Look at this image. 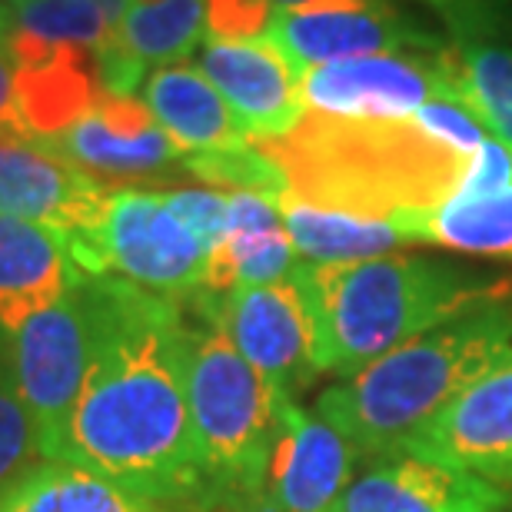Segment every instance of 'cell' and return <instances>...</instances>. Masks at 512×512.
I'll use <instances>...</instances> for the list:
<instances>
[{"label":"cell","instance_id":"cell-1","mask_svg":"<svg viewBox=\"0 0 512 512\" xmlns=\"http://www.w3.org/2000/svg\"><path fill=\"white\" fill-rule=\"evenodd\" d=\"M94 346L57 459L157 506H200L190 419L193 326L183 303L124 276H90Z\"/></svg>","mask_w":512,"mask_h":512},{"label":"cell","instance_id":"cell-2","mask_svg":"<svg viewBox=\"0 0 512 512\" xmlns=\"http://www.w3.org/2000/svg\"><path fill=\"white\" fill-rule=\"evenodd\" d=\"M506 363H512V290L466 306L363 370L340 376L320 393L313 413L340 429L360 459L393 456Z\"/></svg>","mask_w":512,"mask_h":512},{"label":"cell","instance_id":"cell-3","mask_svg":"<svg viewBox=\"0 0 512 512\" xmlns=\"http://www.w3.org/2000/svg\"><path fill=\"white\" fill-rule=\"evenodd\" d=\"M260 147L280 163L286 193L356 217H413L453 200L473 157L416 117H330L303 110L290 133Z\"/></svg>","mask_w":512,"mask_h":512},{"label":"cell","instance_id":"cell-4","mask_svg":"<svg viewBox=\"0 0 512 512\" xmlns=\"http://www.w3.org/2000/svg\"><path fill=\"white\" fill-rule=\"evenodd\" d=\"M296 276L320 326L326 373L340 376L363 370L466 306L512 290L509 280L406 253L353 263L300 260Z\"/></svg>","mask_w":512,"mask_h":512},{"label":"cell","instance_id":"cell-5","mask_svg":"<svg viewBox=\"0 0 512 512\" xmlns=\"http://www.w3.org/2000/svg\"><path fill=\"white\" fill-rule=\"evenodd\" d=\"M217 320L200 313L190 343V419L203 493L197 512H237L266 496L280 399Z\"/></svg>","mask_w":512,"mask_h":512},{"label":"cell","instance_id":"cell-6","mask_svg":"<svg viewBox=\"0 0 512 512\" xmlns=\"http://www.w3.org/2000/svg\"><path fill=\"white\" fill-rule=\"evenodd\" d=\"M77 270L87 276H124L150 293L190 300L203 290L210 247L183 223L163 190L137 183L110 190L94 230L67 237Z\"/></svg>","mask_w":512,"mask_h":512},{"label":"cell","instance_id":"cell-7","mask_svg":"<svg viewBox=\"0 0 512 512\" xmlns=\"http://www.w3.org/2000/svg\"><path fill=\"white\" fill-rule=\"evenodd\" d=\"M87 280L90 276L84 273L60 300L27 316L7 336L10 366L27 413L34 419L44 459H57L87 380L90 346H94V306Z\"/></svg>","mask_w":512,"mask_h":512},{"label":"cell","instance_id":"cell-8","mask_svg":"<svg viewBox=\"0 0 512 512\" xmlns=\"http://www.w3.org/2000/svg\"><path fill=\"white\" fill-rule=\"evenodd\" d=\"M197 313L220 323L240 356L266 383L293 396L326 373L323 343L310 296L296 270L280 283L237 286L230 293H193Z\"/></svg>","mask_w":512,"mask_h":512},{"label":"cell","instance_id":"cell-9","mask_svg":"<svg viewBox=\"0 0 512 512\" xmlns=\"http://www.w3.org/2000/svg\"><path fill=\"white\" fill-rule=\"evenodd\" d=\"M266 37L283 50L296 74L336 60L373 54H436L446 40L409 20L393 0H310L276 7Z\"/></svg>","mask_w":512,"mask_h":512},{"label":"cell","instance_id":"cell-10","mask_svg":"<svg viewBox=\"0 0 512 512\" xmlns=\"http://www.w3.org/2000/svg\"><path fill=\"white\" fill-rule=\"evenodd\" d=\"M446 47L436 54H373L303 70V110L330 117H413L429 100H449Z\"/></svg>","mask_w":512,"mask_h":512},{"label":"cell","instance_id":"cell-11","mask_svg":"<svg viewBox=\"0 0 512 512\" xmlns=\"http://www.w3.org/2000/svg\"><path fill=\"white\" fill-rule=\"evenodd\" d=\"M110 190L114 187L70 163L50 140L0 130V217L74 237L97 227Z\"/></svg>","mask_w":512,"mask_h":512},{"label":"cell","instance_id":"cell-12","mask_svg":"<svg viewBox=\"0 0 512 512\" xmlns=\"http://www.w3.org/2000/svg\"><path fill=\"white\" fill-rule=\"evenodd\" d=\"M360 453L323 416L293 396L280 399V419L266 466V496L283 512H330L353 483Z\"/></svg>","mask_w":512,"mask_h":512},{"label":"cell","instance_id":"cell-13","mask_svg":"<svg viewBox=\"0 0 512 512\" xmlns=\"http://www.w3.org/2000/svg\"><path fill=\"white\" fill-rule=\"evenodd\" d=\"M506 486L416 453L370 459L330 512H503Z\"/></svg>","mask_w":512,"mask_h":512},{"label":"cell","instance_id":"cell-14","mask_svg":"<svg viewBox=\"0 0 512 512\" xmlns=\"http://www.w3.org/2000/svg\"><path fill=\"white\" fill-rule=\"evenodd\" d=\"M197 67L223 94L253 143L283 137L303 117L300 74L270 37L203 40Z\"/></svg>","mask_w":512,"mask_h":512},{"label":"cell","instance_id":"cell-15","mask_svg":"<svg viewBox=\"0 0 512 512\" xmlns=\"http://www.w3.org/2000/svg\"><path fill=\"white\" fill-rule=\"evenodd\" d=\"M403 453L466 469L496 486H512V363L463 393Z\"/></svg>","mask_w":512,"mask_h":512},{"label":"cell","instance_id":"cell-16","mask_svg":"<svg viewBox=\"0 0 512 512\" xmlns=\"http://www.w3.org/2000/svg\"><path fill=\"white\" fill-rule=\"evenodd\" d=\"M80 276L64 233L0 217V340L7 343L27 316L60 300Z\"/></svg>","mask_w":512,"mask_h":512},{"label":"cell","instance_id":"cell-17","mask_svg":"<svg viewBox=\"0 0 512 512\" xmlns=\"http://www.w3.org/2000/svg\"><path fill=\"white\" fill-rule=\"evenodd\" d=\"M143 104L150 107L153 120L177 143L183 157L253 143L220 90L193 64L150 70L143 84Z\"/></svg>","mask_w":512,"mask_h":512},{"label":"cell","instance_id":"cell-18","mask_svg":"<svg viewBox=\"0 0 512 512\" xmlns=\"http://www.w3.org/2000/svg\"><path fill=\"white\" fill-rule=\"evenodd\" d=\"M104 94L97 74V50L60 47L40 64L14 70L17 130L40 140H57L87 117Z\"/></svg>","mask_w":512,"mask_h":512},{"label":"cell","instance_id":"cell-19","mask_svg":"<svg viewBox=\"0 0 512 512\" xmlns=\"http://www.w3.org/2000/svg\"><path fill=\"white\" fill-rule=\"evenodd\" d=\"M283 227L290 233L296 253L306 263H353L373 260V256L393 253L403 243H416L413 217H356L343 210L310 207L303 200H293L290 193L280 200Z\"/></svg>","mask_w":512,"mask_h":512},{"label":"cell","instance_id":"cell-20","mask_svg":"<svg viewBox=\"0 0 512 512\" xmlns=\"http://www.w3.org/2000/svg\"><path fill=\"white\" fill-rule=\"evenodd\" d=\"M50 143L70 163H77L80 170L107 183V187H127L133 180L153 177V173H163L177 163L183 167V153L160 127L147 133H124L104 124L94 110Z\"/></svg>","mask_w":512,"mask_h":512},{"label":"cell","instance_id":"cell-21","mask_svg":"<svg viewBox=\"0 0 512 512\" xmlns=\"http://www.w3.org/2000/svg\"><path fill=\"white\" fill-rule=\"evenodd\" d=\"M0 512H170L114 479L64 459H44L0 496Z\"/></svg>","mask_w":512,"mask_h":512},{"label":"cell","instance_id":"cell-22","mask_svg":"<svg viewBox=\"0 0 512 512\" xmlns=\"http://www.w3.org/2000/svg\"><path fill=\"white\" fill-rule=\"evenodd\" d=\"M449 100L512 150V44H449Z\"/></svg>","mask_w":512,"mask_h":512},{"label":"cell","instance_id":"cell-23","mask_svg":"<svg viewBox=\"0 0 512 512\" xmlns=\"http://www.w3.org/2000/svg\"><path fill=\"white\" fill-rule=\"evenodd\" d=\"M416 243L476 256H512V183L483 197H453L413 217Z\"/></svg>","mask_w":512,"mask_h":512},{"label":"cell","instance_id":"cell-24","mask_svg":"<svg viewBox=\"0 0 512 512\" xmlns=\"http://www.w3.org/2000/svg\"><path fill=\"white\" fill-rule=\"evenodd\" d=\"M114 34L147 70L187 64L207 37V0H133Z\"/></svg>","mask_w":512,"mask_h":512},{"label":"cell","instance_id":"cell-25","mask_svg":"<svg viewBox=\"0 0 512 512\" xmlns=\"http://www.w3.org/2000/svg\"><path fill=\"white\" fill-rule=\"evenodd\" d=\"M0 27L27 30L50 44H70L100 50L110 37V20L90 0H24L0 4Z\"/></svg>","mask_w":512,"mask_h":512},{"label":"cell","instance_id":"cell-26","mask_svg":"<svg viewBox=\"0 0 512 512\" xmlns=\"http://www.w3.org/2000/svg\"><path fill=\"white\" fill-rule=\"evenodd\" d=\"M183 170L203 180L207 187L227 190V193H263V197L283 200L286 197V177L270 153L260 143H240L230 150H210V153H190L183 157Z\"/></svg>","mask_w":512,"mask_h":512},{"label":"cell","instance_id":"cell-27","mask_svg":"<svg viewBox=\"0 0 512 512\" xmlns=\"http://www.w3.org/2000/svg\"><path fill=\"white\" fill-rule=\"evenodd\" d=\"M37 463H44L40 456V439L30 419L24 396L17 389L14 366H10L7 343L0 340V496L17 483L20 476H27Z\"/></svg>","mask_w":512,"mask_h":512},{"label":"cell","instance_id":"cell-28","mask_svg":"<svg viewBox=\"0 0 512 512\" xmlns=\"http://www.w3.org/2000/svg\"><path fill=\"white\" fill-rule=\"evenodd\" d=\"M453 30L456 44H493L512 34V0H419Z\"/></svg>","mask_w":512,"mask_h":512},{"label":"cell","instance_id":"cell-29","mask_svg":"<svg viewBox=\"0 0 512 512\" xmlns=\"http://www.w3.org/2000/svg\"><path fill=\"white\" fill-rule=\"evenodd\" d=\"M163 200L170 203V210L197 233V237L213 250L227 233V210H230V193L217 187H177L163 190Z\"/></svg>","mask_w":512,"mask_h":512},{"label":"cell","instance_id":"cell-30","mask_svg":"<svg viewBox=\"0 0 512 512\" xmlns=\"http://www.w3.org/2000/svg\"><path fill=\"white\" fill-rule=\"evenodd\" d=\"M273 14V0H207V40L266 37Z\"/></svg>","mask_w":512,"mask_h":512},{"label":"cell","instance_id":"cell-31","mask_svg":"<svg viewBox=\"0 0 512 512\" xmlns=\"http://www.w3.org/2000/svg\"><path fill=\"white\" fill-rule=\"evenodd\" d=\"M512 183V150L496 137H486L466 170V180L456 197H483V193L503 190Z\"/></svg>","mask_w":512,"mask_h":512},{"label":"cell","instance_id":"cell-32","mask_svg":"<svg viewBox=\"0 0 512 512\" xmlns=\"http://www.w3.org/2000/svg\"><path fill=\"white\" fill-rule=\"evenodd\" d=\"M0 130H17V107H14V70L0 54ZM20 133V130H17Z\"/></svg>","mask_w":512,"mask_h":512},{"label":"cell","instance_id":"cell-33","mask_svg":"<svg viewBox=\"0 0 512 512\" xmlns=\"http://www.w3.org/2000/svg\"><path fill=\"white\" fill-rule=\"evenodd\" d=\"M90 4H94L100 14L110 20V27H117L120 20L127 17V10L133 7V0H90Z\"/></svg>","mask_w":512,"mask_h":512},{"label":"cell","instance_id":"cell-34","mask_svg":"<svg viewBox=\"0 0 512 512\" xmlns=\"http://www.w3.org/2000/svg\"><path fill=\"white\" fill-rule=\"evenodd\" d=\"M276 7H300V4H310V0H273Z\"/></svg>","mask_w":512,"mask_h":512},{"label":"cell","instance_id":"cell-35","mask_svg":"<svg viewBox=\"0 0 512 512\" xmlns=\"http://www.w3.org/2000/svg\"><path fill=\"white\" fill-rule=\"evenodd\" d=\"M0 4H24V0H0Z\"/></svg>","mask_w":512,"mask_h":512}]
</instances>
